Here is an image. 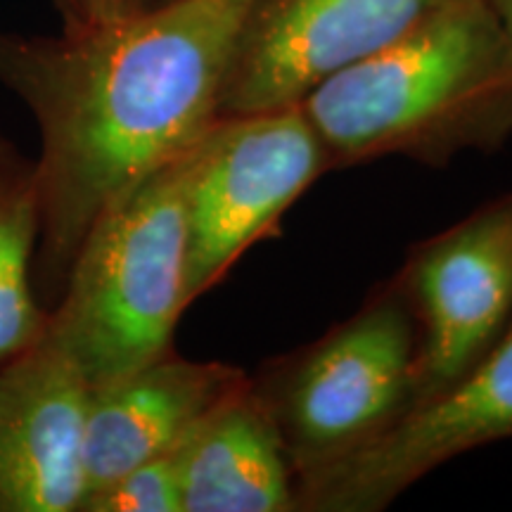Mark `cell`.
Segmentation results:
<instances>
[{
    "label": "cell",
    "mask_w": 512,
    "mask_h": 512,
    "mask_svg": "<svg viewBox=\"0 0 512 512\" xmlns=\"http://www.w3.org/2000/svg\"><path fill=\"white\" fill-rule=\"evenodd\" d=\"M252 3L174 0L60 36L0 31V86L24 102L41 138L34 275L48 302L93 223L219 119Z\"/></svg>",
    "instance_id": "obj_1"
},
{
    "label": "cell",
    "mask_w": 512,
    "mask_h": 512,
    "mask_svg": "<svg viewBox=\"0 0 512 512\" xmlns=\"http://www.w3.org/2000/svg\"><path fill=\"white\" fill-rule=\"evenodd\" d=\"M299 107L330 171L496 152L512 143V46L486 0H444Z\"/></svg>",
    "instance_id": "obj_2"
},
{
    "label": "cell",
    "mask_w": 512,
    "mask_h": 512,
    "mask_svg": "<svg viewBox=\"0 0 512 512\" xmlns=\"http://www.w3.org/2000/svg\"><path fill=\"white\" fill-rule=\"evenodd\" d=\"M195 145L93 223L48 311L46 335L91 389L174 349L176 325L188 309V181Z\"/></svg>",
    "instance_id": "obj_3"
},
{
    "label": "cell",
    "mask_w": 512,
    "mask_h": 512,
    "mask_svg": "<svg viewBox=\"0 0 512 512\" xmlns=\"http://www.w3.org/2000/svg\"><path fill=\"white\" fill-rule=\"evenodd\" d=\"M418 354V320L392 275L325 335L249 375L297 477L373 444L413 411Z\"/></svg>",
    "instance_id": "obj_4"
},
{
    "label": "cell",
    "mask_w": 512,
    "mask_h": 512,
    "mask_svg": "<svg viewBox=\"0 0 512 512\" xmlns=\"http://www.w3.org/2000/svg\"><path fill=\"white\" fill-rule=\"evenodd\" d=\"M330 166L302 107L219 117L195 145L188 181V306L226 278Z\"/></svg>",
    "instance_id": "obj_5"
},
{
    "label": "cell",
    "mask_w": 512,
    "mask_h": 512,
    "mask_svg": "<svg viewBox=\"0 0 512 512\" xmlns=\"http://www.w3.org/2000/svg\"><path fill=\"white\" fill-rule=\"evenodd\" d=\"M394 275L418 320L420 408L470 373L510 325L512 192L420 240Z\"/></svg>",
    "instance_id": "obj_6"
},
{
    "label": "cell",
    "mask_w": 512,
    "mask_h": 512,
    "mask_svg": "<svg viewBox=\"0 0 512 512\" xmlns=\"http://www.w3.org/2000/svg\"><path fill=\"white\" fill-rule=\"evenodd\" d=\"M512 439V320L470 373L373 444L297 477V512H380L477 448Z\"/></svg>",
    "instance_id": "obj_7"
},
{
    "label": "cell",
    "mask_w": 512,
    "mask_h": 512,
    "mask_svg": "<svg viewBox=\"0 0 512 512\" xmlns=\"http://www.w3.org/2000/svg\"><path fill=\"white\" fill-rule=\"evenodd\" d=\"M444 0H254L242 22L219 117L297 107Z\"/></svg>",
    "instance_id": "obj_8"
},
{
    "label": "cell",
    "mask_w": 512,
    "mask_h": 512,
    "mask_svg": "<svg viewBox=\"0 0 512 512\" xmlns=\"http://www.w3.org/2000/svg\"><path fill=\"white\" fill-rule=\"evenodd\" d=\"M88 394L46 332L0 361V512H79Z\"/></svg>",
    "instance_id": "obj_9"
},
{
    "label": "cell",
    "mask_w": 512,
    "mask_h": 512,
    "mask_svg": "<svg viewBox=\"0 0 512 512\" xmlns=\"http://www.w3.org/2000/svg\"><path fill=\"white\" fill-rule=\"evenodd\" d=\"M247 375L230 363L190 361L171 349L93 387L83 422V498L121 472L174 451Z\"/></svg>",
    "instance_id": "obj_10"
},
{
    "label": "cell",
    "mask_w": 512,
    "mask_h": 512,
    "mask_svg": "<svg viewBox=\"0 0 512 512\" xmlns=\"http://www.w3.org/2000/svg\"><path fill=\"white\" fill-rule=\"evenodd\" d=\"M171 453L183 512H297V472L249 375Z\"/></svg>",
    "instance_id": "obj_11"
},
{
    "label": "cell",
    "mask_w": 512,
    "mask_h": 512,
    "mask_svg": "<svg viewBox=\"0 0 512 512\" xmlns=\"http://www.w3.org/2000/svg\"><path fill=\"white\" fill-rule=\"evenodd\" d=\"M41 233L36 159L0 136V361L31 347L46 332L34 259Z\"/></svg>",
    "instance_id": "obj_12"
},
{
    "label": "cell",
    "mask_w": 512,
    "mask_h": 512,
    "mask_svg": "<svg viewBox=\"0 0 512 512\" xmlns=\"http://www.w3.org/2000/svg\"><path fill=\"white\" fill-rule=\"evenodd\" d=\"M79 512H183L174 453L145 460L83 498Z\"/></svg>",
    "instance_id": "obj_13"
},
{
    "label": "cell",
    "mask_w": 512,
    "mask_h": 512,
    "mask_svg": "<svg viewBox=\"0 0 512 512\" xmlns=\"http://www.w3.org/2000/svg\"><path fill=\"white\" fill-rule=\"evenodd\" d=\"M174 3V0H76L79 10V24H98V22H114L162 8V5ZM72 29V27H69Z\"/></svg>",
    "instance_id": "obj_14"
},
{
    "label": "cell",
    "mask_w": 512,
    "mask_h": 512,
    "mask_svg": "<svg viewBox=\"0 0 512 512\" xmlns=\"http://www.w3.org/2000/svg\"><path fill=\"white\" fill-rule=\"evenodd\" d=\"M486 5L494 10V15L498 17V22H501L505 36H508L512 46V0H486Z\"/></svg>",
    "instance_id": "obj_15"
},
{
    "label": "cell",
    "mask_w": 512,
    "mask_h": 512,
    "mask_svg": "<svg viewBox=\"0 0 512 512\" xmlns=\"http://www.w3.org/2000/svg\"><path fill=\"white\" fill-rule=\"evenodd\" d=\"M50 3H53V8L60 12L64 29L76 27V24H79V10H76V0H50Z\"/></svg>",
    "instance_id": "obj_16"
}]
</instances>
